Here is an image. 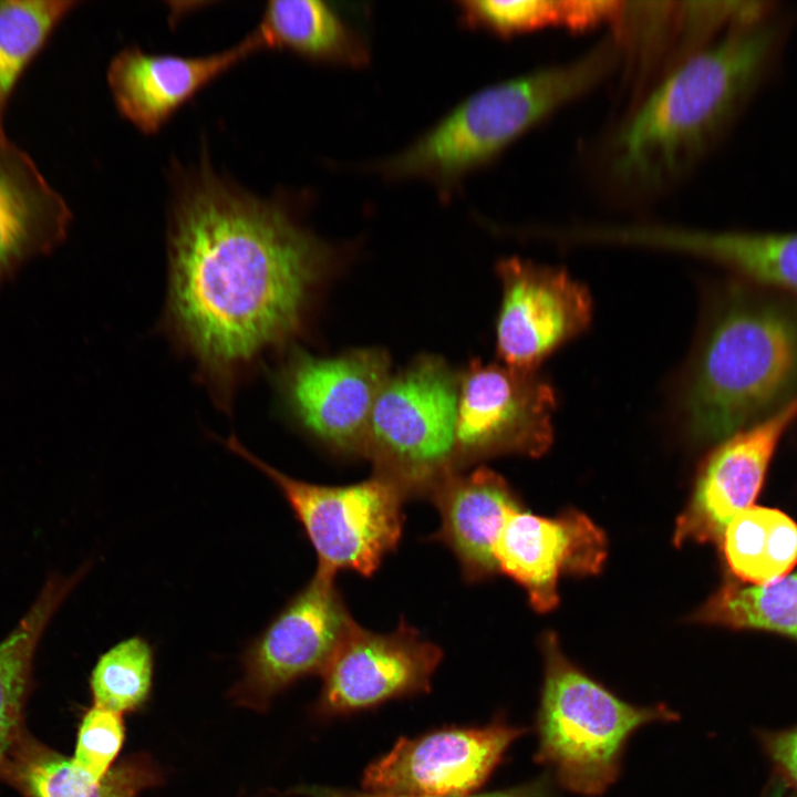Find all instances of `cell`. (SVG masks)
Here are the masks:
<instances>
[{"label": "cell", "instance_id": "9a60e30c", "mask_svg": "<svg viewBox=\"0 0 797 797\" xmlns=\"http://www.w3.org/2000/svg\"><path fill=\"white\" fill-rule=\"evenodd\" d=\"M797 418V397L727 438L707 459L692 500L676 522L674 542L722 540L731 520L757 496L772 456Z\"/></svg>", "mask_w": 797, "mask_h": 797}, {"label": "cell", "instance_id": "44dd1931", "mask_svg": "<svg viewBox=\"0 0 797 797\" xmlns=\"http://www.w3.org/2000/svg\"><path fill=\"white\" fill-rule=\"evenodd\" d=\"M255 30L263 49H286L311 60L352 66L370 58L363 35L338 9L320 0L269 1Z\"/></svg>", "mask_w": 797, "mask_h": 797}, {"label": "cell", "instance_id": "cb8c5ba5", "mask_svg": "<svg viewBox=\"0 0 797 797\" xmlns=\"http://www.w3.org/2000/svg\"><path fill=\"white\" fill-rule=\"evenodd\" d=\"M462 21L499 35H514L546 27L584 31L614 22L622 1L614 0H464Z\"/></svg>", "mask_w": 797, "mask_h": 797}, {"label": "cell", "instance_id": "3957f363", "mask_svg": "<svg viewBox=\"0 0 797 797\" xmlns=\"http://www.w3.org/2000/svg\"><path fill=\"white\" fill-rule=\"evenodd\" d=\"M796 397L797 302L753 283L731 286L685 381L689 432L700 441L725 439Z\"/></svg>", "mask_w": 797, "mask_h": 797}, {"label": "cell", "instance_id": "7402d4cb", "mask_svg": "<svg viewBox=\"0 0 797 797\" xmlns=\"http://www.w3.org/2000/svg\"><path fill=\"white\" fill-rule=\"evenodd\" d=\"M75 587L70 576H49L18 624L0 642V765L21 736L22 712L40 640Z\"/></svg>", "mask_w": 797, "mask_h": 797}, {"label": "cell", "instance_id": "484cf974", "mask_svg": "<svg viewBox=\"0 0 797 797\" xmlns=\"http://www.w3.org/2000/svg\"><path fill=\"white\" fill-rule=\"evenodd\" d=\"M76 4L74 0L0 1V135L4 134L2 117L17 81Z\"/></svg>", "mask_w": 797, "mask_h": 797}, {"label": "cell", "instance_id": "30bf717a", "mask_svg": "<svg viewBox=\"0 0 797 797\" xmlns=\"http://www.w3.org/2000/svg\"><path fill=\"white\" fill-rule=\"evenodd\" d=\"M526 728L497 717L484 726H447L400 737L363 772L365 793L406 797L467 795L482 787Z\"/></svg>", "mask_w": 797, "mask_h": 797}, {"label": "cell", "instance_id": "e0dca14e", "mask_svg": "<svg viewBox=\"0 0 797 797\" xmlns=\"http://www.w3.org/2000/svg\"><path fill=\"white\" fill-rule=\"evenodd\" d=\"M71 210L29 155L0 136V288L66 237Z\"/></svg>", "mask_w": 797, "mask_h": 797}, {"label": "cell", "instance_id": "83f0119b", "mask_svg": "<svg viewBox=\"0 0 797 797\" xmlns=\"http://www.w3.org/2000/svg\"><path fill=\"white\" fill-rule=\"evenodd\" d=\"M124 742L123 714L93 705L80 722L71 758L83 772L102 779L115 766Z\"/></svg>", "mask_w": 797, "mask_h": 797}, {"label": "cell", "instance_id": "4fadbf2b", "mask_svg": "<svg viewBox=\"0 0 797 797\" xmlns=\"http://www.w3.org/2000/svg\"><path fill=\"white\" fill-rule=\"evenodd\" d=\"M503 300L497 352L506 366L535 372L556 349L581 333L592 319V299L563 269L519 258L497 267Z\"/></svg>", "mask_w": 797, "mask_h": 797}, {"label": "cell", "instance_id": "5bb4252c", "mask_svg": "<svg viewBox=\"0 0 797 797\" xmlns=\"http://www.w3.org/2000/svg\"><path fill=\"white\" fill-rule=\"evenodd\" d=\"M498 572L519 583L538 612L559 602L558 580L563 573H598L607 557L602 530L586 515L568 511L544 518L517 509L507 518L494 548Z\"/></svg>", "mask_w": 797, "mask_h": 797}, {"label": "cell", "instance_id": "ac0fdd59", "mask_svg": "<svg viewBox=\"0 0 797 797\" xmlns=\"http://www.w3.org/2000/svg\"><path fill=\"white\" fill-rule=\"evenodd\" d=\"M441 527L433 538L446 545L468 582L498 572L494 548L509 515L520 505L507 482L479 467L468 474H448L429 495Z\"/></svg>", "mask_w": 797, "mask_h": 797}, {"label": "cell", "instance_id": "ffe728a7", "mask_svg": "<svg viewBox=\"0 0 797 797\" xmlns=\"http://www.w3.org/2000/svg\"><path fill=\"white\" fill-rule=\"evenodd\" d=\"M0 773L25 797H137L164 782L162 769L145 753L125 756L105 777L95 779L71 757L22 735L0 765Z\"/></svg>", "mask_w": 797, "mask_h": 797}, {"label": "cell", "instance_id": "5b68a950", "mask_svg": "<svg viewBox=\"0 0 797 797\" xmlns=\"http://www.w3.org/2000/svg\"><path fill=\"white\" fill-rule=\"evenodd\" d=\"M541 651L544 682L534 758L568 791L601 796L618 780L632 735L648 724L680 716L664 703L625 702L575 665L553 633L544 636Z\"/></svg>", "mask_w": 797, "mask_h": 797}, {"label": "cell", "instance_id": "ba28073f", "mask_svg": "<svg viewBox=\"0 0 797 797\" xmlns=\"http://www.w3.org/2000/svg\"><path fill=\"white\" fill-rule=\"evenodd\" d=\"M334 579L315 570L248 642L240 658L242 676L230 691L237 705L266 711L298 680L321 675L354 622Z\"/></svg>", "mask_w": 797, "mask_h": 797}, {"label": "cell", "instance_id": "9c48e42d", "mask_svg": "<svg viewBox=\"0 0 797 797\" xmlns=\"http://www.w3.org/2000/svg\"><path fill=\"white\" fill-rule=\"evenodd\" d=\"M552 387L536 372L472 362L459 380L455 467L505 453L540 456L552 442Z\"/></svg>", "mask_w": 797, "mask_h": 797}, {"label": "cell", "instance_id": "4316f807", "mask_svg": "<svg viewBox=\"0 0 797 797\" xmlns=\"http://www.w3.org/2000/svg\"><path fill=\"white\" fill-rule=\"evenodd\" d=\"M155 652L142 635L123 639L103 652L90 674L93 705L121 714L145 707L154 681Z\"/></svg>", "mask_w": 797, "mask_h": 797}, {"label": "cell", "instance_id": "f546056e", "mask_svg": "<svg viewBox=\"0 0 797 797\" xmlns=\"http://www.w3.org/2000/svg\"><path fill=\"white\" fill-rule=\"evenodd\" d=\"M555 780L549 773H545L536 779L529 780L521 785L491 791L480 795L467 796H446V797H557L555 790ZM361 797H406V796H390L371 793H360Z\"/></svg>", "mask_w": 797, "mask_h": 797}, {"label": "cell", "instance_id": "4dcf8cb0", "mask_svg": "<svg viewBox=\"0 0 797 797\" xmlns=\"http://www.w3.org/2000/svg\"><path fill=\"white\" fill-rule=\"evenodd\" d=\"M293 795H300L304 797H361L360 793L334 789L322 786H302L291 790Z\"/></svg>", "mask_w": 797, "mask_h": 797}, {"label": "cell", "instance_id": "52a82bcc", "mask_svg": "<svg viewBox=\"0 0 797 797\" xmlns=\"http://www.w3.org/2000/svg\"><path fill=\"white\" fill-rule=\"evenodd\" d=\"M219 441L281 491L315 551L318 571L337 576L352 570L371 577L397 548L407 497L393 482L374 474L342 486L309 483L263 462L235 436Z\"/></svg>", "mask_w": 797, "mask_h": 797}, {"label": "cell", "instance_id": "277c9868", "mask_svg": "<svg viewBox=\"0 0 797 797\" xmlns=\"http://www.w3.org/2000/svg\"><path fill=\"white\" fill-rule=\"evenodd\" d=\"M621 55L613 34L572 61L484 87L406 148L369 168L391 179H426L445 197L469 172L597 85Z\"/></svg>", "mask_w": 797, "mask_h": 797}, {"label": "cell", "instance_id": "d4e9b609", "mask_svg": "<svg viewBox=\"0 0 797 797\" xmlns=\"http://www.w3.org/2000/svg\"><path fill=\"white\" fill-rule=\"evenodd\" d=\"M693 620L775 631L797 639V573L760 587L726 584L695 612Z\"/></svg>", "mask_w": 797, "mask_h": 797}, {"label": "cell", "instance_id": "7a4b0ae2", "mask_svg": "<svg viewBox=\"0 0 797 797\" xmlns=\"http://www.w3.org/2000/svg\"><path fill=\"white\" fill-rule=\"evenodd\" d=\"M785 34V20L774 6L664 73L611 137V180L638 193L681 180L725 136L768 77Z\"/></svg>", "mask_w": 797, "mask_h": 797}, {"label": "cell", "instance_id": "8fae6325", "mask_svg": "<svg viewBox=\"0 0 797 797\" xmlns=\"http://www.w3.org/2000/svg\"><path fill=\"white\" fill-rule=\"evenodd\" d=\"M389 355L359 349L322 359L302 351L280 376L283 397L311 435L344 454H364L375 401L390 379Z\"/></svg>", "mask_w": 797, "mask_h": 797}, {"label": "cell", "instance_id": "2e32d148", "mask_svg": "<svg viewBox=\"0 0 797 797\" xmlns=\"http://www.w3.org/2000/svg\"><path fill=\"white\" fill-rule=\"evenodd\" d=\"M261 50L255 29L226 50L198 56L127 46L110 62L107 84L118 112L141 132L153 134L201 89Z\"/></svg>", "mask_w": 797, "mask_h": 797}, {"label": "cell", "instance_id": "8992f818", "mask_svg": "<svg viewBox=\"0 0 797 797\" xmlns=\"http://www.w3.org/2000/svg\"><path fill=\"white\" fill-rule=\"evenodd\" d=\"M459 382L425 355L390 376L370 420L365 455L406 497L428 496L455 467Z\"/></svg>", "mask_w": 797, "mask_h": 797}, {"label": "cell", "instance_id": "f1b7e54d", "mask_svg": "<svg viewBox=\"0 0 797 797\" xmlns=\"http://www.w3.org/2000/svg\"><path fill=\"white\" fill-rule=\"evenodd\" d=\"M755 737L773 767V776L797 797V724L777 729H758Z\"/></svg>", "mask_w": 797, "mask_h": 797}, {"label": "cell", "instance_id": "6da1fadb", "mask_svg": "<svg viewBox=\"0 0 797 797\" xmlns=\"http://www.w3.org/2000/svg\"><path fill=\"white\" fill-rule=\"evenodd\" d=\"M170 204L166 323L228 408L241 376L300 331L330 249L283 200L204 162L179 176Z\"/></svg>", "mask_w": 797, "mask_h": 797}, {"label": "cell", "instance_id": "7c38bea8", "mask_svg": "<svg viewBox=\"0 0 797 797\" xmlns=\"http://www.w3.org/2000/svg\"><path fill=\"white\" fill-rule=\"evenodd\" d=\"M442 659V649L404 620L389 633L354 621L321 673L313 711L330 718L427 693Z\"/></svg>", "mask_w": 797, "mask_h": 797}, {"label": "cell", "instance_id": "d6986e66", "mask_svg": "<svg viewBox=\"0 0 797 797\" xmlns=\"http://www.w3.org/2000/svg\"><path fill=\"white\" fill-rule=\"evenodd\" d=\"M621 244L691 253L725 266L753 284L797 294V231H712L628 226Z\"/></svg>", "mask_w": 797, "mask_h": 797}, {"label": "cell", "instance_id": "603a6c76", "mask_svg": "<svg viewBox=\"0 0 797 797\" xmlns=\"http://www.w3.org/2000/svg\"><path fill=\"white\" fill-rule=\"evenodd\" d=\"M723 537L726 561L743 580L769 583L797 562V525L779 510L748 507Z\"/></svg>", "mask_w": 797, "mask_h": 797}]
</instances>
